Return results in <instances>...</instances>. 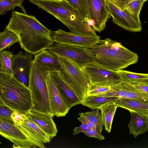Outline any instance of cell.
I'll use <instances>...</instances> for the list:
<instances>
[{"label":"cell","mask_w":148,"mask_h":148,"mask_svg":"<svg viewBox=\"0 0 148 148\" xmlns=\"http://www.w3.org/2000/svg\"><path fill=\"white\" fill-rule=\"evenodd\" d=\"M5 27L15 33L19 43L26 52L35 55L54 43L53 32L40 23L34 16L16 11L11 12Z\"/></svg>","instance_id":"1"},{"label":"cell","mask_w":148,"mask_h":148,"mask_svg":"<svg viewBox=\"0 0 148 148\" xmlns=\"http://www.w3.org/2000/svg\"><path fill=\"white\" fill-rule=\"evenodd\" d=\"M89 49L95 56V62L112 71L123 70L138 62L137 53L109 38L101 40Z\"/></svg>","instance_id":"2"},{"label":"cell","mask_w":148,"mask_h":148,"mask_svg":"<svg viewBox=\"0 0 148 148\" xmlns=\"http://www.w3.org/2000/svg\"><path fill=\"white\" fill-rule=\"evenodd\" d=\"M0 100L20 114H26L33 106L31 91L14 75L0 72Z\"/></svg>","instance_id":"3"},{"label":"cell","mask_w":148,"mask_h":148,"mask_svg":"<svg viewBox=\"0 0 148 148\" xmlns=\"http://www.w3.org/2000/svg\"><path fill=\"white\" fill-rule=\"evenodd\" d=\"M49 73L34 59L31 64L28 87L31 91L33 103L31 111L50 114L53 116L47 84Z\"/></svg>","instance_id":"4"},{"label":"cell","mask_w":148,"mask_h":148,"mask_svg":"<svg viewBox=\"0 0 148 148\" xmlns=\"http://www.w3.org/2000/svg\"><path fill=\"white\" fill-rule=\"evenodd\" d=\"M59 57L61 65L60 75L82 103L91 84L88 76L83 68L73 61Z\"/></svg>","instance_id":"5"},{"label":"cell","mask_w":148,"mask_h":148,"mask_svg":"<svg viewBox=\"0 0 148 148\" xmlns=\"http://www.w3.org/2000/svg\"><path fill=\"white\" fill-rule=\"evenodd\" d=\"M47 49L59 57L70 59L83 67L95 62V56L88 48L54 42Z\"/></svg>","instance_id":"6"},{"label":"cell","mask_w":148,"mask_h":148,"mask_svg":"<svg viewBox=\"0 0 148 148\" xmlns=\"http://www.w3.org/2000/svg\"><path fill=\"white\" fill-rule=\"evenodd\" d=\"M11 117L15 126L36 147L45 148L44 143L50 142L52 139L25 114L14 110Z\"/></svg>","instance_id":"7"},{"label":"cell","mask_w":148,"mask_h":148,"mask_svg":"<svg viewBox=\"0 0 148 148\" xmlns=\"http://www.w3.org/2000/svg\"><path fill=\"white\" fill-rule=\"evenodd\" d=\"M90 21V25L96 32H101L106 28L111 16L107 8L106 0H82Z\"/></svg>","instance_id":"8"},{"label":"cell","mask_w":148,"mask_h":148,"mask_svg":"<svg viewBox=\"0 0 148 148\" xmlns=\"http://www.w3.org/2000/svg\"><path fill=\"white\" fill-rule=\"evenodd\" d=\"M82 68L91 84L111 86L122 82L117 71L107 69L95 62Z\"/></svg>","instance_id":"9"},{"label":"cell","mask_w":148,"mask_h":148,"mask_svg":"<svg viewBox=\"0 0 148 148\" xmlns=\"http://www.w3.org/2000/svg\"><path fill=\"white\" fill-rule=\"evenodd\" d=\"M107 9L112 21L124 29L132 32H140L141 22L125 10L120 9L111 0H106Z\"/></svg>","instance_id":"10"},{"label":"cell","mask_w":148,"mask_h":148,"mask_svg":"<svg viewBox=\"0 0 148 148\" xmlns=\"http://www.w3.org/2000/svg\"><path fill=\"white\" fill-rule=\"evenodd\" d=\"M54 42L90 48L98 43L100 37L97 35H84L68 32L60 29L53 32Z\"/></svg>","instance_id":"11"},{"label":"cell","mask_w":148,"mask_h":148,"mask_svg":"<svg viewBox=\"0 0 148 148\" xmlns=\"http://www.w3.org/2000/svg\"><path fill=\"white\" fill-rule=\"evenodd\" d=\"M0 134L14 143L13 148H36L15 126L13 121L0 118Z\"/></svg>","instance_id":"12"},{"label":"cell","mask_w":148,"mask_h":148,"mask_svg":"<svg viewBox=\"0 0 148 148\" xmlns=\"http://www.w3.org/2000/svg\"><path fill=\"white\" fill-rule=\"evenodd\" d=\"M33 54L20 51L13 55L12 69L14 76L27 86H28Z\"/></svg>","instance_id":"13"},{"label":"cell","mask_w":148,"mask_h":148,"mask_svg":"<svg viewBox=\"0 0 148 148\" xmlns=\"http://www.w3.org/2000/svg\"><path fill=\"white\" fill-rule=\"evenodd\" d=\"M49 74L62 98L69 110L75 106L82 104L81 101L63 80L59 72H49Z\"/></svg>","instance_id":"14"},{"label":"cell","mask_w":148,"mask_h":148,"mask_svg":"<svg viewBox=\"0 0 148 148\" xmlns=\"http://www.w3.org/2000/svg\"><path fill=\"white\" fill-rule=\"evenodd\" d=\"M47 84L52 114L53 116H65L69 110L49 73Z\"/></svg>","instance_id":"15"},{"label":"cell","mask_w":148,"mask_h":148,"mask_svg":"<svg viewBox=\"0 0 148 148\" xmlns=\"http://www.w3.org/2000/svg\"><path fill=\"white\" fill-rule=\"evenodd\" d=\"M25 114L52 139L56 136L58 131L51 115L32 111Z\"/></svg>","instance_id":"16"},{"label":"cell","mask_w":148,"mask_h":148,"mask_svg":"<svg viewBox=\"0 0 148 148\" xmlns=\"http://www.w3.org/2000/svg\"><path fill=\"white\" fill-rule=\"evenodd\" d=\"M111 87L112 97L148 101V94L139 91L130 83L121 82Z\"/></svg>","instance_id":"17"},{"label":"cell","mask_w":148,"mask_h":148,"mask_svg":"<svg viewBox=\"0 0 148 148\" xmlns=\"http://www.w3.org/2000/svg\"><path fill=\"white\" fill-rule=\"evenodd\" d=\"M34 59L49 72L60 71L61 65L59 57L49 50L45 49L35 54Z\"/></svg>","instance_id":"18"},{"label":"cell","mask_w":148,"mask_h":148,"mask_svg":"<svg viewBox=\"0 0 148 148\" xmlns=\"http://www.w3.org/2000/svg\"><path fill=\"white\" fill-rule=\"evenodd\" d=\"M118 107L137 113L148 115V101L118 98L114 101Z\"/></svg>","instance_id":"19"},{"label":"cell","mask_w":148,"mask_h":148,"mask_svg":"<svg viewBox=\"0 0 148 148\" xmlns=\"http://www.w3.org/2000/svg\"><path fill=\"white\" fill-rule=\"evenodd\" d=\"M131 119L128 124L129 134L136 138L148 131V115L130 111Z\"/></svg>","instance_id":"20"},{"label":"cell","mask_w":148,"mask_h":148,"mask_svg":"<svg viewBox=\"0 0 148 148\" xmlns=\"http://www.w3.org/2000/svg\"><path fill=\"white\" fill-rule=\"evenodd\" d=\"M114 101L109 102L102 105L99 108L101 111L102 121L105 130L110 132L113 118L118 107Z\"/></svg>","instance_id":"21"},{"label":"cell","mask_w":148,"mask_h":148,"mask_svg":"<svg viewBox=\"0 0 148 148\" xmlns=\"http://www.w3.org/2000/svg\"><path fill=\"white\" fill-rule=\"evenodd\" d=\"M117 71L122 82L132 84L140 83L148 84V73H138L123 70Z\"/></svg>","instance_id":"22"},{"label":"cell","mask_w":148,"mask_h":148,"mask_svg":"<svg viewBox=\"0 0 148 148\" xmlns=\"http://www.w3.org/2000/svg\"><path fill=\"white\" fill-rule=\"evenodd\" d=\"M118 97L101 95L87 96L81 104L92 110L99 108L102 105L111 101H115Z\"/></svg>","instance_id":"23"},{"label":"cell","mask_w":148,"mask_h":148,"mask_svg":"<svg viewBox=\"0 0 148 148\" xmlns=\"http://www.w3.org/2000/svg\"><path fill=\"white\" fill-rule=\"evenodd\" d=\"M0 72L14 75L12 52L4 49L0 51Z\"/></svg>","instance_id":"24"},{"label":"cell","mask_w":148,"mask_h":148,"mask_svg":"<svg viewBox=\"0 0 148 148\" xmlns=\"http://www.w3.org/2000/svg\"><path fill=\"white\" fill-rule=\"evenodd\" d=\"M18 36L12 31L5 28L0 34V51L10 47L14 43L19 42Z\"/></svg>","instance_id":"25"},{"label":"cell","mask_w":148,"mask_h":148,"mask_svg":"<svg viewBox=\"0 0 148 148\" xmlns=\"http://www.w3.org/2000/svg\"><path fill=\"white\" fill-rule=\"evenodd\" d=\"M25 0H0V15H3L8 11L14 10L16 6L19 7L25 13L26 10L22 5Z\"/></svg>","instance_id":"26"},{"label":"cell","mask_w":148,"mask_h":148,"mask_svg":"<svg viewBox=\"0 0 148 148\" xmlns=\"http://www.w3.org/2000/svg\"><path fill=\"white\" fill-rule=\"evenodd\" d=\"M100 110L99 109L97 108L92 110V111L81 113L89 119L95 125L96 129L101 133L103 125Z\"/></svg>","instance_id":"27"},{"label":"cell","mask_w":148,"mask_h":148,"mask_svg":"<svg viewBox=\"0 0 148 148\" xmlns=\"http://www.w3.org/2000/svg\"><path fill=\"white\" fill-rule=\"evenodd\" d=\"M145 2V0H132L126 6L124 10L137 19L140 20V12Z\"/></svg>","instance_id":"28"},{"label":"cell","mask_w":148,"mask_h":148,"mask_svg":"<svg viewBox=\"0 0 148 148\" xmlns=\"http://www.w3.org/2000/svg\"><path fill=\"white\" fill-rule=\"evenodd\" d=\"M63 0L67 1L75 8L83 17L90 25V21L89 19L87 12L82 0Z\"/></svg>","instance_id":"29"},{"label":"cell","mask_w":148,"mask_h":148,"mask_svg":"<svg viewBox=\"0 0 148 148\" xmlns=\"http://www.w3.org/2000/svg\"><path fill=\"white\" fill-rule=\"evenodd\" d=\"M111 86L99 85L91 83L87 92V95H97L110 90Z\"/></svg>","instance_id":"30"},{"label":"cell","mask_w":148,"mask_h":148,"mask_svg":"<svg viewBox=\"0 0 148 148\" xmlns=\"http://www.w3.org/2000/svg\"><path fill=\"white\" fill-rule=\"evenodd\" d=\"M14 111L0 100V118L13 121L11 116Z\"/></svg>","instance_id":"31"},{"label":"cell","mask_w":148,"mask_h":148,"mask_svg":"<svg viewBox=\"0 0 148 148\" xmlns=\"http://www.w3.org/2000/svg\"><path fill=\"white\" fill-rule=\"evenodd\" d=\"M84 133L88 137H94L100 140L105 139L104 136L96 129H90L87 132Z\"/></svg>","instance_id":"32"},{"label":"cell","mask_w":148,"mask_h":148,"mask_svg":"<svg viewBox=\"0 0 148 148\" xmlns=\"http://www.w3.org/2000/svg\"><path fill=\"white\" fill-rule=\"evenodd\" d=\"M79 115L80 116L77 119L79 121L87 125L90 129H96L94 124L87 117L81 113H79Z\"/></svg>","instance_id":"33"},{"label":"cell","mask_w":148,"mask_h":148,"mask_svg":"<svg viewBox=\"0 0 148 148\" xmlns=\"http://www.w3.org/2000/svg\"><path fill=\"white\" fill-rule=\"evenodd\" d=\"M90 129L89 127L86 124L82 123L79 126L76 127L73 129V134L75 135L80 132H87Z\"/></svg>","instance_id":"34"},{"label":"cell","mask_w":148,"mask_h":148,"mask_svg":"<svg viewBox=\"0 0 148 148\" xmlns=\"http://www.w3.org/2000/svg\"><path fill=\"white\" fill-rule=\"evenodd\" d=\"M120 9L124 10L126 6L132 0H111Z\"/></svg>","instance_id":"35"},{"label":"cell","mask_w":148,"mask_h":148,"mask_svg":"<svg viewBox=\"0 0 148 148\" xmlns=\"http://www.w3.org/2000/svg\"><path fill=\"white\" fill-rule=\"evenodd\" d=\"M132 85L139 91L148 94V84L140 83Z\"/></svg>","instance_id":"36"},{"label":"cell","mask_w":148,"mask_h":148,"mask_svg":"<svg viewBox=\"0 0 148 148\" xmlns=\"http://www.w3.org/2000/svg\"><path fill=\"white\" fill-rule=\"evenodd\" d=\"M147 0H145V2Z\"/></svg>","instance_id":"37"}]
</instances>
